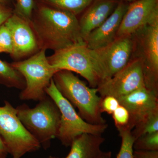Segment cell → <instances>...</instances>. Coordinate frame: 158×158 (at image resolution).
Returning a JSON list of instances; mask_svg holds the SVG:
<instances>
[{"label":"cell","instance_id":"obj_1","mask_svg":"<svg viewBox=\"0 0 158 158\" xmlns=\"http://www.w3.org/2000/svg\"><path fill=\"white\" fill-rule=\"evenodd\" d=\"M31 25L41 49L56 51L85 42L76 15L68 11L43 7Z\"/></svg>","mask_w":158,"mask_h":158},{"label":"cell","instance_id":"obj_24","mask_svg":"<svg viewBox=\"0 0 158 158\" xmlns=\"http://www.w3.org/2000/svg\"><path fill=\"white\" fill-rule=\"evenodd\" d=\"M34 4V0H16L17 14L31 23Z\"/></svg>","mask_w":158,"mask_h":158},{"label":"cell","instance_id":"obj_27","mask_svg":"<svg viewBox=\"0 0 158 158\" xmlns=\"http://www.w3.org/2000/svg\"><path fill=\"white\" fill-rule=\"evenodd\" d=\"M11 11L0 4V27L11 16Z\"/></svg>","mask_w":158,"mask_h":158},{"label":"cell","instance_id":"obj_12","mask_svg":"<svg viewBox=\"0 0 158 158\" xmlns=\"http://www.w3.org/2000/svg\"><path fill=\"white\" fill-rule=\"evenodd\" d=\"M129 113L128 129L131 131L155 113H158V95L145 87L117 99Z\"/></svg>","mask_w":158,"mask_h":158},{"label":"cell","instance_id":"obj_10","mask_svg":"<svg viewBox=\"0 0 158 158\" xmlns=\"http://www.w3.org/2000/svg\"><path fill=\"white\" fill-rule=\"evenodd\" d=\"M145 87L143 63L138 57L132 56L127 65L110 78L98 86L102 98L112 96L118 99Z\"/></svg>","mask_w":158,"mask_h":158},{"label":"cell","instance_id":"obj_9","mask_svg":"<svg viewBox=\"0 0 158 158\" xmlns=\"http://www.w3.org/2000/svg\"><path fill=\"white\" fill-rule=\"evenodd\" d=\"M134 46L132 35H127L116 37L102 48L91 49L100 83L112 77L127 65L132 56Z\"/></svg>","mask_w":158,"mask_h":158},{"label":"cell","instance_id":"obj_3","mask_svg":"<svg viewBox=\"0 0 158 158\" xmlns=\"http://www.w3.org/2000/svg\"><path fill=\"white\" fill-rule=\"evenodd\" d=\"M39 102L34 108L23 104L18 106L16 110L24 126L46 150L50 146L51 141L58 135L61 113L48 95Z\"/></svg>","mask_w":158,"mask_h":158},{"label":"cell","instance_id":"obj_6","mask_svg":"<svg viewBox=\"0 0 158 158\" xmlns=\"http://www.w3.org/2000/svg\"><path fill=\"white\" fill-rule=\"evenodd\" d=\"M0 136L12 158H21L41 148L18 117L16 108L8 101L0 106Z\"/></svg>","mask_w":158,"mask_h":158},{"label":"cell","instance_id":"obj_23","mask_svg":"<svg viewBox=\"0 0 158 158\" xmlns=\"http://www.w3.org/2000/svg\"><path fill=\"white\" fill-rule=\"evenodd\" d=\"M13 42L9 29L5 25L0 27V53L5 52L12 55Z\"/></svg>","mask_w":158,"mask_h":158},{"label":"cell","instance_id":"obj_28","mask_svg":"<svg viewBox=\"0 0 158 158\" xmlns=\"http://www.w3.org/2000/svg\"><path fill=\"white\" fill-rule=\"evenodd\" d=\"M8 154L5 143L0 136V158H7Z\"/></svg>","mask_w":158,"mask_h":158},{"label":"cell","instance_id":"obj_19","mask_svg":"<svg viewBox=\"0 0 158 158\" xmlns=\"http://www.w3.org/2000/svg\"><path fill=\"white\" fill-rule=\"evenodd\" d=\"M118 131L121 138V144L116 158H134L133 145L135 139L132 135L131 131L122 130Z\"/></svg>","mask_w":158,"mask_h":158},{"label":"cell","instance_id":"obj_13","mask_svg":"<svg viewBox=\"0 0 158 158\" xmlns=\"http://www.w3.org/2000/svg\"><path fill=\"white\" fill-rule=\"evenodd\" d=\"M4 25L12 37L15 58H21L37 50L39 45L31 23L17 14L11 15Z\"/></svg>","mask_w":158,"mask_h":158},{"label":"cell","instance_id":"obj_15","mask_svg":"<svg viewBox=\"0 0 158 158\" xmlns=\"http://www.w3.org/2000/svg\"><path fill=\"white\" fill-rule=\"evenodd\" d=\"M90 6L79 21L81 36L85 42L90 33L104 22L116 6L115 0H97Z\"/></svg>","mask_w":158,"mask_h":158},{"label":"cell","instance_id":"obj_11","mask_svg":"<svg viewBox=\"0 0 158 158\" xmlns=\"http://www.w3.org/2000/svg\"><path fill=\"white\" fill-rule=\"evenodd\" d=\"M158 22V0H136L128 6L116 37L131 35Z\"/></svg>","mask_w":158,"mask_h":158},{"label":"cell","instance_id":"obj_18","mask_svg":"<svg viewBox=\"0 0 158 158\" xmlns=\"http://www.w3.org/2000/svg\"><path fill=\"white\" fill-rule=\"evenodd\" d=\"M56 9L68 11L75 15L88 8L94 0H45Z\"/></svg>","mask_w":158,"mask_h":158},{"label":"cell","instance_id":"obj_22","mask_svg":"<svg viewBox=\"0 0 158 158\" xmlns=\"http://www.w3.org/2000/svg\"><path fill=\"white\" fill-rule=\"evenodd\" d=\"M112 115L114 124L118 131L122 130H129L128 125L130 115L126 108L120 105L114 111Z\"/></svg>","mask_w":158,"mask_h":158},{"label":"cell","instance_id":"obj_14","mask_svg":"<svg viewBox=\"0 0 158 158\" xmlns=\"http://www.w3.org/2000/svg\"><path fill=\"white\" fill-rule=\"evenodd\" d=\"M128 5L118 3L114 11L101 25L92 31L85 41L90 49L102 48L113 42L116 38L122 19Z\"/></svg>","mask_w":158,"mask_h":158},{"label":"cell","instance_id":"obj_21","mask_svg":"<svg viewBox=\"0 0 158 158\" xmlns=\"http://www.w3.org/2000/svg\"><path fill=\"white\" fill-rule=\"evenodd\" d=\"M135 150L158 151V131L140 136L135 141Z\"/></svg>","mask_w":158,"mask_h":158},{"label":"cell","instance_id":"obj_26","mask_svg":"<svg viewBox=\"0 0 158 158\" xmlns=\"http://www.w3.org/2000/svg\"><path fill=\"white\" fill-rule=\"evenodd\" d=\"M134 158H158V151H134Z\"/></svg>","mask_w":158,"mask_h":158},{"label":"cell","instance_id":"obj_4","mask_svg":"<svg viewBox=\"0 0 158 158\" xmlns=\"http://www.w3.org/2000/svg\"><path fill=\"white\" fill-rule=\"evenodd\" d=\"M46 51L41 49L28 59L11 64L25 81V87L19 94L22 100L40 101L47 96L45 89L58 71L49 62Z\"/></svg>","mask_w":158,"mask_h":158},{"label":"cell","instance_id":"obj_16","mask_svg":"<svg viewBox=\"0 0 158 158\" xmlns=\"http://www.w3.org/2000/svg\"><path fill=\"white\" fill-rule=\"evenodd\" d=\"M105 141L102 135L81 134L75 138L65 158H96L101 152V146Z\"/></svg>","mask_w":158,"mask_h":158},{"label":"cell","instance_id":"obj_29","mask_svg":"<svg viewBox=\"0 0 158 158\" xmlns=\"http://www.w3.org/2000/svg\"><path fill=\"white\" fill-rule=\"evenodd\" d=\"M111 157L112 152L111 151H102L96 158H111Z\"/></svg>","mask_w":158,"mask_h":158},{"label":"cell","instance_id":"obj_31","mask_svg":"<svg viewBox=\"0 0 158 158\" xmlns=\"http://www.w3.org/2000/svg\"><path fill=\"white\" fill-rule=\"evenodd\" d=\"M6 1V0H0V3L2 2H4V1Z\"/></svg>","mask_w":158,"mask_h":158},{"label":"cell","instance_id":"obj_25","mask_svg":"<svg viewBox=\"0 0 158 158\" xmlns=\"http://www.w3.org/2000/svg\"><path fill=\"white\" fill-rule=\"evenodd\" d=\"M119 105L118 100L116 98L112 96L105 97L102 98L101 102V112L112 115Z\"/></svg>","mask_w":158,"mask_h":158},{"label":"cell","instance_id":"obj_30","mask_svg":"<svg viewBox=\"0 0 158 158\" xmlns=\"http://www.w3.org/2000/svg\"><path fill=\"white\" fill-rule=\"evenodd\" d=\"M123 1H126V2H134V1H136V0H123Z\"/></svg>","mask_w":158,"mask_h":158},{"label":"cell","instance_id":"obj_20","mask_svg":"<svg viewBox=\"0 0 158 158\" xmlns=\"http://www.w3.org/2000/svg\"><path fill=\"white\" fill-rule=\"evenodd\" d=\"M158 131V113L153 114L131 131L135 141L140 136Z\"/></svg>","mask_w":158,"mask_h":158},{"label":"cell","instance_id":"obj_7","mask_svg":"<svg viewBox=\"0 0 158 158\" xmlns=\"http://www.w3.org/2000/svg\"><path fill=\"white\" fill-rule=\"evenodd\" d=\"M47 59L58 71L68 70L80 74L88 82L90 88H97L100 83L91 50L85 42L55 51Z\"/></svg>","mask_w":158,"mask_h":158},{"label":"cell","instance_id":"obj_17","mask_svg":"<svg viewBox=\"0 0 158 158\" xmlns=\"http://www.w3.org/2000/svg\"><path fill=\"white\" fill-rule=\"evenodd\" d=\"M0 84L9 88L23 90L25 81L20 73L11 64L0 60Z\"/></svg>","mask_w":158,"mask_h":158},{"label":"cell","instance_id":"obj_5","mask_svg":"<svg viewBox=\"0 0 158 158\" xmlns=\"http://www.w3.org/2000/svg\"><path fill=\"white\" fill-rule=\"evenodd\" d=\"M45 92L55 102L61 113L57 138L65 147L70 146L75 138L81 134L102 135L107 128V123L91 124L83 119L72 105L59 92L53 78L45 89Z\"/></svg>","mask_w":158,"mask_h":158},{"label":"cell","instance_id":"obj_8","mask_svg":"<svg viewBox=\"0 0 158 158\" xmlns=\"http://www.w3.org/2000/svg\"><path fill=\"white\" fill-rule=\"evenodd\" d=\"M132 36V56L142 60L145 87L158 95V22L145 26Z\"/></svg>","mask_w":158,"mask_h":158},{"label":"cell","instance_id":"obj_2","mask_svg":"<svg viewBox=\"0 0 158 158\" xmlns=\"http://www.w3.org/2000/svg\"><path fill=\"white\" fill-rule=\"evenodd\" d=\"M55 85L62 96L78 110L79 115L88 123H106L102 115L100 104L102 98L97 88L87 85L69 71L57 72L53 77Z\"/></svg>","mask_w":158,"mask_h":158}]
</instances>
